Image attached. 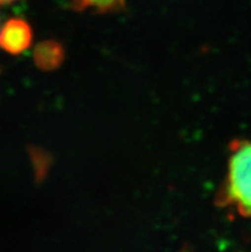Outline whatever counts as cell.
Wrapping results in <instances>:
<instances>
[{
  "instance_id": "2",
  "label": "cell",
  "mask_w": 251,
  "mask_h": 252,
  "mask_svg": "<svg viewBox=\"0 0 251 252\" xmlns=\"http://www.w3.org/2000/svg\"><path fill=\"white\" fill-rule=\"evenodd\" d=\"M34 31L26 19L10 18L0 26V48L13 55H18L31 48Z\"/></svg>"
},
{
  "instance_id": "4",
  "label": "cell",
  "mask_w": 251,
  "mask_h": 252,
  "mask_svg": "<svg viewBox=\"0 0 251 252\" xmlns=\"http://www.w3.org/2000/svg\"><path fill=\"white\" fill-rule=\"evenodd\" d=\"M71 6L77 12L113 14L126 8V0H71Z\"/></svg>"
},
{
  "instance_id": "1",
  "label": "cell",
  "mask_w": 251,
  "mask_h": 252,
  "mask_svg": "<svg viewBox=\"0 0 251 252\" xmlns=\"http://www.w3.org/2000/svg\"><path fill=\"white\" fill-rule=\"evenodd\" d=\"M215 202L240 217L251 218V140H236L231 144L226 177Z\"/></svg>"
},
{
  "instance_id": "5",
  "label": "cell",
  "mask_w": 251,
  "mask_h": 252,
  "mask_svg": "<svg viewBox=\"0 0 251 252\" xmlns=\"http://www.w3.org/2000/svg\"><path fill=\"white\" fill-rule=\"evenodd\" d=\"M18 0H0V6L1 5H6V4H12V3H16Z\"/></svg>"
},
{
  "instance_id": "3",
  "label": "cell",
  "mask_w": 251,
  "mask_h": 252,
  "mask_svg": "<svg viewBox=\"0 0 251 252\" xmlns=\"http://www.w3.org/2000/svg\"><path fill=\"white\" fill-rule=\"evenodd\" d=\"M63 61V45L57 40H44L34 48V62L41 70L57 69Z\"/></svg>"
}]
</instances>
